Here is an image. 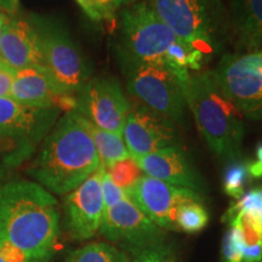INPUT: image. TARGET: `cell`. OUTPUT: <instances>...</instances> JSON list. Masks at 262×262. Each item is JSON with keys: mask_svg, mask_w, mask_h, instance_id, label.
I'll return each instance as SVG.
<instances>
[{"mask_svg": "<svg viewBox=\"0 0 262 262\" xmlns=\"http://www.w3.org/2000/svg\"><path fill=\"white\" fill-rule=\"evenodd\" d=\"M10 170V168L6 164L0 159V187L6 182V175H8V171Z\"/></svg>", "mask_w": 262, "mask_h": 262, "instance_id": "cell-33", "label": "cell"}, {"mask_svg": "<svg viewBox=\"0 0 262 262\" xmlns=\"http://www.w3.org/2000/svg\"><path fill=\"white\" fill-rule=\"evenodd\" d=\"M131 262H175V256L168 245L159 243L134 253Z\"/></svg>", "mask_w": 262, "mask_h": 262, "instance_id": "cell-26", "label": "cell"}, {"mask_svg": "<svg viewBox=\"0 0 262 262\" xmlns=\"http://www.w3.org/2000/svg\"><path fill=\"white\" fill-rule=\"evenodd\" d=\"M16 2H17V0H15V4H16Z\"/></svg>", "mask_w": 262, "mask_h": 262, "instance_id": "cell-35", "label": "cell"}, {"mask_svg": "<svg viewBox=\"0 0 262 262\" xmlns=\"http://www.w3.org/2000/svg\"><path fill=\"white\" fill-rule=\"evenodd\" d=\"M210 74L243 116L262 117V51L225 54Z\"/></svg>", "mask_w": 262, "mask_h": 262, "instance_id": "cell-9", "label": "cell"}, {"mask_svg": "<svg viewBox=\"0 0 262 262\" xmlns=\"http://www.w3.org/2000/svg\"><path fill=\"white\" fill-rule=\"evenodd\" d=\"M0 262H45L29 256L6 239L0 237Z\"/></svg>", "mask_w": 262, "mask_h": 262, "instance_id": "cell-28", "label": "cell"}, {"mask_svg": "<svg viewBox=\"0 0 262 262\" xmlns=\"http://www.w3.org/2000/svg\"><path fill=\"white\" fill-rule=\"evenodd\" d=\"M58 108H34L0 97V159L10 169L28 159L57 122Z\"/></svg>", "mask_w": 262, "mask_h": 262, "instance_id": "cell-6", "label": "cell"}, {"mask_svg": "<svg viewBox=\"0 0 262 262\" xmlns=\"http://www.w3.org/2000/svg\"><path fill=\"white\" fill-rule=\"evenodd\" d=\"M103 172L104 168L101 165L64 199L66 226L77 241H88L100 229L104 212L101 186Z\"/></svg>", "mask_w": 262, "mask_h": 262, "instance_id": "cell-14", "label": "cell"}, {"mask_svg": "<svg viewBox=\"0 0 262 262\" xmlns=\"http://www.w3.org/2000/svg\"><path fill=\"white\" fill-rule=\"evenodd\" d=\"M126 86L134 96L175 125L185 123L186 97L182 84L171 70L158 62H143L118 52Z\"/></svg>", "mask_w": 262, "mask_h": 262, "instance_id": "cell-5", "label": "cell"}, {"mask_svg": "<svg viewBox=\"0 0 262 262\" xmlns=\"http://www.w3.org/2000/svg\"><path fill=\"white\" fill-rule=\"evenodd\" d=\"M58 232L57 201L39 183L16 180L0 187V237L33 258L49 262Z\"/></svg>", "mask_w": 262, "mask_h": 262, "instance_id": "cell-1", "label": "cell"}, {"mask_svg": "<svg viewBox=\"0 0 262 262\" xmlns=\"http://www.w3.org/2000/svg\"><path fill=\"white\" fill-rule=\"evenodd\" d=\"M228 15L238 49L262 51V0H231Z\"/></svg>", "mask_w": 262, "mask_h": 262, "instance_id": "cell-18", "label": "cell"}, {"mask_svg": "<svg viewBox=\"0 0 262 262\" xmlns=\"http://www.w3.org/2000/svg\"><path fill=\"white\" fill-rule=\"evenodd\" d=\"M75 100L74 111L85 119L100 129L122 136L130 104L117 79L111 77L90 79Z\"/></svg>", "mask_w": 262, "mask_h": 262, "instance_id": "cell-10", "label": "cell"}, {"mask_svg": "<svg viewBox=\"0 0 262 262\" xmlns=\"http://www.w3.org/2000/svg\"><path fill=\"white\" fill-rule=\"evenodd\" d=\"M127 0H96V11L98 18L112 19L117 11L125 4Z\"/></svg>", "mask_w": 262, "mask_h": 262, "instance_id": "cell-30", "label": "cell"}, {"mask_svg": "<svg viewBox=\"0 0 262 262\" xmlns=\"http://www.w3.org/2000/svg\"><path fill=\"white\" fill-rule=\"evenodd\" d=\"M127 196L162 229L179 231L176 217L183 205L202 202L201 195L192 189L141 176L133 187L125 191Z\"/></svg>", "mask_w": 262, "mask_h": 262, "instance_id": "cell-12", "label": "cell"}, {"mask_svg": "<svg viewBox=\"0 0 262 262\" xmlns=\"http://www.w3.org/2000/svg\"><path fill=\"white\" fill-rule=\"evenodd\" d=\"M0 58L15 70L44 68L40 37L32 16H9L0 40Z\"/></svg>", "mask_w": 262, "mask_h": 262, "instance_id": "cell-15", "label": "cell"}, {"mask_svg": "<svg viewBox=\"0 0 262 262\" xmlns=\"http://www.w3.org/2000/svg\"><path fill=\"white\" fill-rule=\"evenodd\" d=\"M149 178L199 193L204 183L179 146L168 147L135 159Z\"/></svg>", "mask_w": 262, "mask_h": 262, "instance_id": "cell-17", "label": "cell"}, {"mask_svg": "<svg viewBox=\"0 0 262 262\" xmlns=\"http://www.w3.org/2000/svg\"><path fill=\"white\" fill-rule=\"evenodd\" d=\"M100 233L107 241L120 244L127 251H136L163 243L164 231L157 226L129 196L104 209Z\"/></svg>", "mask_w": 262, "mask_h": 262, "instance_id": "cell-11", "label": "cell"}, {"mask_svg": "<svg viewBox=\"0 0 262 262\" xmlns=\"http://www.w3.org/2000/svg\"><path fill=\"white\" fill-rule=\"evenodd\" d=\"M101 166L89 131L75 111L66 113L45 137L28 175L50 193L68 194Z\"/></svg>", "mask_w": 262, "mask_h": 262, "instance_id": "cell-2", "label": "cell"}, {"mask_svg": "<svg viewBox=\"0 0 262 262\" xmlns=\"http://www.w3.org/2000/svg\"><path fill=\"white\" fill-rule=\"evenodd\" d=\"M120 27L119 52L139 61L163 63L166 51L179 40L146 0L131 2L123 9Z\"/></svg>", "mask_w": 262, "mask_h": 262, "instance_id": "cell-8", "label": "cell"}, {"mask_svg": "<svg viewBox=\"0 0 262 262\" xmlns=\"http://www.w3.org/2000/svg\"><path fill=\"white\" fill-rule=\"evenodd\" d=\"M8 19H9V16L4 14V12L0 11V40H2L3 33H4L5 26L8 24Z\"/></svg>", "mask_w": 262, "mask_h": 262, "instance_id": "cell-34", "label": "cell"}, {"mask_svg": "<svg viewBox=\"0 0 262 262\" xmlns=\"http://www.w3.org/2000/svg\"><path fill=\"white\" fill-rule=\"evenodd\" d=\"M78 116H79L80 122L85 126V129L89 131L94 145L96 147L100 163L103 168H108L110 165L120 162V160L131 158L122 136L100 129L88 119H85L79 113Z\"/></svg>", "mask_w": 262, "mask_h": 262, "instance_id": "cell-19", "label": "cell"}, {"mask_svg": "<svg viewBox=\"0 0 262 262\" xmlns=\"http://www.w3.org/2000/svg\"><path fill=\"white\" fill-rule=\"evenodd\" d=\"M122 136L133 159L179 146L175 124L142 104L129 111Z\"/></svg>", "mask_w": 262, "mask_h": 262, "instance_id": "cell-13", "label": "cell"}, {"mask_svg": "<svg viewBox=\"0 0 262 262\" xmlns=\"http://www.w3.org/2000/svg\"><path fill=\"white\" fill-rule=\"evenodd\" d=\"M104 170H106L111 180L124 191H127L130 187H133L142 176L141 175L142 170L136 163V160L133 158L114 163L108 168H104Z\"/></svg>", "mask_w": 262, "mask_h": 262, "instance_id": "cell-22", "label": "cell"}, {"mask_svg": "<svg viewBox=\"0 0 262 262\" xmlns=\"http://www.w3.org/2000/svg\"><path fill=\"white\" fill-rule=\"evenodd\" d=\"M32 18L40 37L44 68L62 93L77 96L91 75L80 48L57 21L40 16Z\"/></svg>", "mask_w": 262, "mask_h": 262, "instance_id": "cell-7", "label": "cell"}, {"mask_svg": "<svg viewBox=\"0 0 262 262\" xmlns=\"http://www.w3.org/2000/svg\"><path fill=\"white\" fill-rule=\"evenodd\" d=\"M183 93L209 148L222 159H234L244 136L243 113L216 85L210 71L189 74Z\"/></svg>", "mask_w": 262, "mask_h": 262, "instance_id": "cell-3", "label": "cell"}, {"mask_svg": "<svg viewBox=\"0 0 262 262\" xmlns=\"http://www.w3.org/2000/svg\"><path fill=\"white\" fill-rule=\"evenodd\" d=\"M16 71L0 58V97H10L11 95Z\"/></svg>", "mask_w": 262, "mask_h": 262, "instance_id": "cell-29", "label": "cell"}, {"mask_svg": "<svg viewBox=\"0 0 262 262\" xmlns=\"http://www.w3.org/2000/svg\"><path fill=\"white\" fill-rule=\"evenodd\" d=\"M176 37L210 61L231 39L228 10L222 0H146Z\"/></svg>", "mask_w": 262, "mask_h": 262, "instance_id": "cell-4", "label": "cell"}, {"mask_svg": "<svg viewBox=\"0 0 262 262\" xmlns=\"http://www.w3.org/2000/svg\"><path fill=\"white\" fill-rule=\"evenodd\" d=\"M66 262H131L125 251L108 243H90L70 254Z\"/></svg>", "mask_w": 262, "mask_h": 262, "instance_id": "cell-20", "label": "cell"}, {"mask_svg": "<svg viewBox=\"0 0 262 262\" xmlns=\"http://www.w3.org/2000/svg\"><path fill=\"white\" fill-rule=\"evenodd\" d=\"M248 165L243 163H233L226 169L224 176V189L229 196L241 199L244 195V186L248 180Z\"/></svg>", "mask_w": 262, "mask_h": 262, "instance_id": "cell-24", "label": "cell"}, {"mask_svg": "<svg viewBox=\"0 0 262 262\" xmlns=\"http://www.w3.org/2000/svg\"><path fill=\"white\" fill-rule=\"evenodd\" d=\"M256 162L251 163L250 165H248V171L253 178H262V145L257 147L256 150Z\"/></svg>", "mask_w": 262, "mask_h": 262, "instance_id": "cell-32", "label": "cell"}, {"mask_svg": "<svg viewBox=\"0 0 262 262\" xmlns=\"http://www.w3.org/2000/svg\"><path fill=\"white\" fill-rule=\"evenodd\" d=\"M244 241L238 226L231 225L225 233L222 242V258L224 262H243Z\"/></svg>", "mask_w": 262, "mask_h": 262, "instance_id": "cell-25", "label": "cell"}, {"mask_svg": "<svg viewBox=\"0 0 262 262\" xmlns=\"http://www.w3.org/2000/svg\"><path fill=\"white\" fill-rule=\"evenodd\" d=\"M101 186H102V196H103V204L104 209L111 208V206L116 205L117 203L123 201L124 198H126L127 194L124 189L114 183L112 180H111L108 173L104 170L102 175V182H101Z\"/></svg>", "mask_w": 262, "mask_h": 262, "instance_id": "cell-27", "label": "cell"}, {"mask_svg": "<svg viewBox=\"0 0 262 262\" xmlns=\"http://www.w3.org/2000/svg\"><path fill=\"white\" fill-rule=\"evenodd\" d=\"M241 212L256 219L262 228V188L251 189L250 192L244 193V195L229 208L225 217L229 220Z\"/></svg>", "mask_w": 262, "mask_h": 262, "instance_id": "cell-23", "label": "cell"}, {"mask_svg": "<svg viewBox=\"0 0 262 262\" xmlns=\"http://www.w3.org/2000/svg\"><path fill=\"white\" fill-rule=\"evenodd\" d=\"M10 98L19 104L34 108H58L66 113L75 110V96L58 89L45 68L16 71Z\"/></svg>", "mask_w": 262, "mask_h": 262, "instance_id": "cell-16", "label": "cell"}, {"mask_svg": "<svg viewBox=\"0 0 262 262\" xmlns=\"http://www.w3.org/2000/svg\"><path fill=\"white\" fill-rule=\"evenodd\" d=\"M80 8L84 10V12L94 21H100L96 11V0H77Z\"/></svg>", "mask_w": 262, "mask_h": 262, "instance_id": "cell-31", "label": "cell"}, {"mask_svg": "<svg viewBox=\"0 0 262 262\" xmlns=\"http://www.w3.org/2000/svg\"><path fill=\"white\" fill-rule=\"evenodd\" d=\"M209 216L201 202H192L183 205L178 212L176 224L179 231L195 233L208 225Z\"/></svg>", "mask_w": 262, "mask_h": 262, "instance_id": "cell-21", "label": "cell"}]
</instances>
